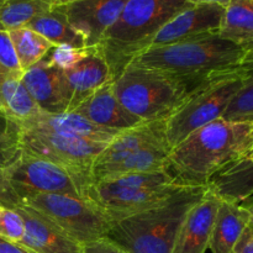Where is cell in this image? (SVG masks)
<instances>
[{
  "instance_id": "1",
  "label": "cell",
  "mask_w": 253,
  "mask_h": 253,
  "mask_svg": "<svg viewBox=\"0 0 253 253\" xmlns=\"http://www.w3.org/2000/svg\"><path fill=\"white\" fill-rule=\"evenodd\" d=\"M253 121L217 119L170 150L167 170L183 187H207L212 175L250 151Z\"/></svg>"
},
{
  "instance_id": "2",
  "label": "cell",
  "mask_w": 253,
  "mask_h": 253,
  "mask_svg": "<svg viewBox=\"0 0 253 253\" xmlns=\"http://www.w3.org/2000/svg\"><path fill=\"white\" fill-rule=\"evenodd\" d=\"M190 5L188 0H127L120 16L95 47L108 63L113 81L150 47L169 20Z\"/></svg>"
},
{
  "instance_id": "3",
  "label": "cell",
  "mask_w": 253,
  "mask_h": 253,
  "mask_svg": "<svg viewBox=\"0 0 253 253\" xmlns=\"http://www.w3.org/2000/svg\"><path fill=\"white\" fill-rule=\"evenodd\" d=\"M207 188H182L162 204L114 222L104 239L126 253H172L183 220Z\"/></svg>"
},
{
  "instance_id": "4",
  "label": "cell",
  "mask_w": 253,
  "mask_h": 253,
  "mask_svg": "<svg viewBox=\"0 0 253 253\" xmlns=\"http://www.w3.org/2000/svg\"><path fill=\"white\" fill-rule=\"evenodd\" d=\"M246 51L236 43L212 34L150 47L131 62L202 84L212 74L241 66Z\"/></svg>"
},
{
  "instance_id": "5",
  "label": "cell",
  "mask_w": 253,
  "mask_h": 253,
  "mask_svg": "<svg viewBox=\"0 0 253 253\" xmlns=\"http://www.w3.org/2000/svg\"><path fill=\"white\" fill-rule=\"evenodd\" d=\"M199 85L136 62L113 81L120 103L143 123L167 120Z\"/></svg>"
},
{
  "instance_id": "6",
  "label": "cell",
  "mask_w": 253,
  "mask_h": 253,
  "mask_svg": "<svg viewBox=\"0 0 253 253\" xmlns=\"http://www.w3.org/2000/svg\"><path fill=\"white\" fill-rule=\"evenodd\" d=\"M182 188L168 170L128 173L94 183L86 198L116 222L162 204Z\"/></svg>"
},
{
  "instance_id": "7",
  "label": "cell",
  "mask_w": 253,
  "mask_h": 253,
  "mask_svg": "<svg viewBox=\"0 0 253 253\" xmlns=\"http://www.w3.org/2000/svg\"><path fill=\"white\" fill-rule=\"evenodd\" d=\"M245 82L241 66L212 74L166 120V138L169 148L182 142L198 128L221 119Z\"/></svg>"
},
{
  "instance_id": "8",
  "label": "cell",
  "mask_w": 253,
  "mask_h": 253,
  "mask_svg": "<svg viewBox=\"0 0 253 253\" xmlns=\"http://www.w3.org/2000/svg\"><path fill=\"white\" fill-rule=\"evenodd\" d=\"M106 146V143L83 140L67 133L36 128H21L20 136L21 152L62 168L84 198L94 184V163Z\"/></svg>"
},
{
  "instance_id": "9",
  "label": "cell",
  "mask_w": 253,
  "mask_h": 253,
  "mask_svg": "<svg viewBox=\"0 0 253 253\" xmlns=\"http://www.w3.org/2000/svg\"><path fill=\"white\" fill-rule=\"evenodd\" d=\"M22 205L41 212L83 247L104 239L114 224L95 203L79 195L43 194Z\"/></svg>"
},
{
  "instance_id": "10",
  "label": "cell",
  "mask_w": 253,
  "mask_h": 253,
  "mask_svg": "<svg viewBox=\"0 0 253 253\" xmlns=\"http://www.w3.org/2000/svg\"><path fill=\"white\" fill-rule=\"evenodd\" d=\"M5 175L20 207L26 200L43 194L82 197L73 180L62 168L24 152L5 169Z\"/></svg>"
},
{
  "instance_id": "11",
  "label": "cell",
  "mask_w": 253,
  "mask_h": 253,
  "mask_svg": "<svg viewBox=\"0 0 253 253\" xmlns=\"http://www.w3.org/2000/svg\"><path fill=\"white\" fill-rule=\"evenodd\" d=\"M224 11L225 6L219 4L190 5L158 31L150 47L166 46L207 35L219 34Z\"/></svg>"
},
{
  "instance_id": "12",
  "label": "cell",
  "mask_w": 253,
  "mask_h": 253,
  "mask_svg": "<svg viewBox=\"0 0 253 253\" xmlns=\"http://www.w3.org/2000/svg\"><path fill=\"white\" fill-rule=\"evenodd\" d=\"M127 0H82L61 6L86 48H95L120 16Z\"/></svg>"
},
{
  "instance_id": "13",
  "label": "cell",
  "mask_w": 253,
  "mask_h": 253,
  "mask_svg": "<svg viewBox=\"0 0 253 253\" xmlns=\"http://www.w3.org/2000/svg\"><path fill=\"white\" fill-rule=\"evenodd\" d=\"M21 82L42 113H67L69 90L63 69L43 58L22 73Z\"/></svg>"
},
{
  "instance_id": "14",
  "label": "cell",
  "mask_w": 253,
  "mask_h": 253,
  "mask_svg": "<svg viewBox=\"0 0 253 253\" xmlns=\"http://www.w3.org/2000/svg\"><path fill=\"white\" fill-rule=\"evenodd\" d=\"M220 203L221 199L207 188L202 199L188 211L183 220L172 253L207 252Z\"/></svg>"
},
{
  "instance_id": "15",
  "label": "cell",
  "mask_w": 253,
  "mask_h": 253,
  "mask_svg": "<svg viewBox=\"0 0 253 253\" xmlns=\"http://www.w3.org/2000/svg\"><path fill=\"white\" fill-rule=\"evenodd\" d=\"M22 216L25 234L20 245L34 253H84L83 246L32 208H14Z\"/></svg>"
},
{
  "instance_id": "16",
  "label": "cell",
  "mask_w": 253,
  "mask_h": 253,
  "mask_svg": "<svg viewBox=\"0 0 253 253\" xmlns=\"http://www.w3.org/2000/svg\"><path fill=\"white\" fill-rule=\"evenodd\" d=\"M64 76L69 90V105L67 113L76 110L91 94L113 82L110 68L96 48L89 49L85 57L64 71Z\"/></svg>"
},
{
  "instance_id": "17",
  "label": "cell",
  "mask_w": 253,
  "mask_h": 253,
  "mask_svg": "<svg viewBox=\"0 0 253 253\" xmlns=\"http://www.w3.org/2000/svg\"><path fill=\"white\" fill-rule=\"evenodd\" d=\"M72 113L79 114L101 127L120 132L143 123L120 103L114 91L113 82L98 89Z\"/></svg>"
},
{
  "instance_id": "18",
  "label": "cell",
  "mask_w": 253,
  "mask_h": 253,
  "mask_svg": "<svg viewBox=\"0 0 253 253\" xmlns=\"http://www.w3.org/2000/svg\"><path fill=\"white\" fill-rule=\"evenodd\" d=\"M157 146H168L166 138V120L142 123L120 132L98 156L93 168L119 162L141 148Z\"/></svg>"
},
{
  "instance_id": "19",
  "label": "cell",
  "mask_w": 253,
  "mask_h": 253,
  "mask_svg": "<svg viewBox=\"0 0 253 253\" xmlns=\"http://www.w3.org/2000/svg\"><path fill=\"white\" fill-rule=\"evenodd\" d=\"M19 126L21 128H36V130L67 133L83 140L106 143V145H109L120 133V131L101 127L77 113L46 114L40 111L37 115L19 124Z\"/></svg>"
},
{
  "instance_id": "20",
  "label": "cell",
  "mask_w": 253,
  "mask_h": 253,
  "mask_svg": "<svg viewBox=\"0 0 253 253\" xmlns=\"http://www.w3.org/2000/svg\"><path fill=\"white\" fill-rule=\"evenodd\" d=\"M169 152L170 148L168 146L141 148L127 155L119 162L93 168L94 183L128 173L167 170Z\"/></svg>"
},
{
  "instance_id": "21",
  "label": "cell",
  "mask_w": 253,
  "mask_h": 253,
  "mask_svg": "<svg viewBox=\"0 0 253 253\" xmlns=\"http://www.w3.org/2000/svg\"><path fill=\"white\" fill-rule=\"evenodd\" d=\"M221 200L242 203L253 195V162L241 158L212 175L207 185Z\"/></svg>"
},
{
  "instance_id": "22",
  "label": "cell",
  "mask_w": 253,
  "mask_h": 253,
  "mask_svg": "<svg viewBox=\"0 0 253 253\" xmlns=\"http://www.w3.org/2000/svg\"><path fill=\"white\" fill-rule=\"evenodd\" d=\"M247 226L249 215L241 204L221 200L210 237V251L231 253Z\"/></svg>"
},
{
  "instance_id": "23",
  "label": "cell",
  "mask_w": 253,
  "mask_h": 253,
  "mask_svg": "<svg viewBox=\"0 0 253 253\" xmlns=\"http://www.w3.org/2000/svg\"><path fill=\"white\" fill-rule=\"evenodd\" d=\"M219 36L249 52L253 48V0H230L225 6Z\"/></svg>"
},
{
  "instance_id": "24",
  "label": "cell",
  "mask_w": 253,
  "mask_h": 253,
  "mask_svg": "<svg viewBox=\"0 0 253 253\" xmlns=\"http://www.w3.org/2000/svg\"><path fill=\"white\" fill-rule=\"evenodd\" d=\"M40 111L20 77L0 74V116L21 124Z\"/></svg>"
},
{
  "instance_id": "25",
  "label": "cell",
  "mask_w": 253,
  "mask_h": 253,
  "mask_svg": "<svg viewBox=\"0 0 253 253\" xmlns=\"http://www.w3.org/2000/svg\"><path fill=\"white\" fill-rule=\"evenodd\" d=\"M26 27L43 36L53 46L86 48L84 39L72 27L61 6L51 7L48 11L39 15Z\"/></svg>"
},
{
  "instance_id": "26",
  "label": "cell",
  "mask_w": 253,
  "mask_h": 253,
  "mask_svg": "<svg viewBox=\"0 0 253 253\" xmlns=\"http://www.w3.org/2000/svg\"><path fill=\"white\" fill-rule=\"evenodd\" d=\"M22 73L44 58L53 44L29 27L7 32Z\"/></svg>"
},
{
  "instance_id": "27",
  "label": "cell",
  "mask_w": 253,
  "mask_h": 253,
  "mask_svg": "<svg viewBox=\"0 0 253 253\" xmlns=\"http://www.w3.org/2000/svg\"><path fill=\"white\" fill-rule=\"evenodd\" d=\"M52 7L49 0H4L0 5V31L26 27L35 17Z\"/></svg>"
},
{
  "instance_id": "28",
  "label": "cell",
  "mask_w": 253,
  "mask_h": 253,
  "mask_svg": "<svg viewBox=\"0 0 253 253\" xmlns=\"http://www.w3.org/2000/svg\"><path fill=\"white\" fill-rule=\"evenodd\" d=\"M241 67L245 69L244 85L222 115L225 120L253 121V64Z\"/></svg>"
},
{
  "instance_id": "29",
  "label": "cell",
  "mask_w": 253,
  "mask_h": 253,
  "mask_svg": "<svg viewBox=\"0 0 253 253\" xmlns=\"http://www.w3.org/2000/svg\"><path fill=\"white\" fill-rule=\"evenodd\" d=\"M19 124L0 116V168L6 169L21 155Z\"/></svg>"
},
{
  "instance_id": "30",
  "label": "cell",
  "mask_w": 253,
  "mask_h": 253,
  "mask_svg": "<svg viewBox=\"0 0 253 253\" xmlns=\"http://www.w3.org/2000/svg\"><path fill=\"white\" fill-rule=\"evenodd\" d=\"M25 234L22 216L16 209L0 207V237L19 244Z\"/></svg>"
},
{
  "instance_id": "31",
  "label": "cell",
  "mask_w": 253,
  "mask_h": 253,
  "mask_svg": "<svg viewBox=\"0 0 253 253\" xmlns=\"http://www.w3.org/2000/svg\"><path fill=\"white\" fill-rule=\"evenodd\" d=\"M90 48H76L71 46H53L49 49L48 53L44 56V58L53 66L58 68L66 69L71 68L72 66L81 61L83 57L88 54Z\"/></svg>"
},
{
  "instance_id": "32",
  "label": "cell",
  "mask_w": 253,
  "mask_h": 253,
  "mask_svg": "<svg viewBox=\"0 0 253 253\" xmlns=\"http://www.w3.org/2000/svg\"><path fill=\"white\" fill-rule=\"evenodd\" d=\"M0 74L20 77L22 71L17 62L11 40L7 32L0 31Z\"/></svg>"
},
{
  "instance_id": "33",
  "label": "cell",
  "mask_w": 253,
  "mask_h": 253,
  "mask_svg": "<svg viewBox=\"0 0 253 253\" xmlns=\"http://www.w3.org/2000/svg\"><path fill=\"white\" fill-rule=\"evenodd\" d=\"M0 207L11 208V209L20 207V202L12 193L5 175V169L2 168H0Z\"/></svg>"
},
{
  "instance_id": "34",
  "label": "cell",
  "mask_w": 253,
  "mask_h": 253,
  "mask_svg": "<svg viewBox=\"0 0 253 253\" xmlns=\"http://www.w3.org/2000/svg\"><path fill=\"white\" fill-rule=\"evenodd\" d=\"M84 253H126L106 239L98 240L83 247Z\"/></svg>"
},
{
  "instance_id": "35",
  "label": "cell",
  "mask_w": 253,
  "mask_h": 253,
  "mask_svg": "<svg viewBox=\"0 0 253 253\" xmlns=\"http://www.w3.org/2000/svg\"><path fill=\"white\" fill-rule=\"evenodd\" d=\"M231 253H253V230L249 226L242 232Z\"/></svg>"
},
{
  "instance_id": "36",
  "label": "cell",
  "mask_w": 253,
  "mask_h": 253,
  "mask_svg": "<svg viewBox=\"0 0 253 253\" xmlns=\"http://www.w3.org/2000/svg\"><path fill=\"white\" fill-rule=\"evenodd\" d=\"M0 253H34L17 242L7 241L0 237Z\"/></svg>"
},
{
  "instance_id": "37",
  "label": "cell",
  "mask_w": 253,
  "mask_h": 253,
  "mask_svg": "<svg viewBox=\"0 0 253 253\" xmlns=\"http://www.w3.org/2000/svg\"><path fill=\"white\" fill-rule=\"evenodd\" d=\"M241 207L246 210L247 215H249V227L253 230V195L252 197L247 198L242 203H240Z\"/></svg>"
},
{
  "instance_id": "38",
  "label": "cell",
  "mask_w": 253,
  "mask_h": 253,
  "mask_svg": "<svg viewBox=\"0 0 253 253\" xmlns=\"http://www.w3.org/2000/svg\"><path fill=\"white\" fill-rule=\"evenodd\" d=\"M192 5H198V4H219L222 6H226L227 2L230 0H188Z\"/></svg>"
},
{
  "instance_id": "39",
  "label": "cell",
  "mask_w": 253,
  "mask_h": 253,
  "mask_svg": "<svg viewBox=\"0 0 253 253\" xmlns=\"http://www.w3.org/2000/svg\"><path fill=\"white\" fill-rule=\"evenodd\" d=\"M76 1H82V0H49V2H51L52 7L64 6V5L72 4V2H76Z\"/></svg>"
},
{
  "instance_id": "40",
  "label": "cell",
  "mask_w": 253,
  "mask_h": 253,
  "mask_svg": "<svg viewBox=\"0 0 253 253\" xmlns=\"http://www.w3.org/2000/svg\"><path fill=\"white\" fill-rule=\"evenodd\" d=\"M251 64H253V48L250 49L249 52H246L241 66H251Z\"/></svg>"
},
{
  "instance_id": "41",
  "label": "cell",
  "mask_w": 253,
  "mask_h": 253,
  "mask_svg": "<svg viewBox=\"0 0 253 253\" xmlns=\"http://www.w3.org/2000/svg\"><path fill=\"white\" fill-rule=\"evenodd\" d=\"M244 158H246V160H249V161H252V162H253V150L250 151V152L247 153V155L245 156Z\"/></svg>"
},
{
  "instance_id": "42",
  "label": "cell",
  "mask_w": 253,
  "mask_h": 253,
  "mask_svg": "<svg viewBox=\"0 0 253 253\" xmlns=\"http://www.w3.org/2000/svg\"><path fill=\"white\" fill-rule=\"evenodd\" d=\"M251 150H253V131H252V133H251V137H250V151ZM249 151V152H250Z\"/></svg>"
},
{
  "instance_id": "43",
  "label": "cell",
  "mask_w": 253,
  "mask_h": 253,
  "mask_svg": "<svg viewBox=\"0 0 253 253\" xmlns=\"http://www.w3.org/2000/svg\"><path fill=\"white\" fill-rule=\"evenodd\" d=\"M2 2H4V0H0V5H1Z\"/></svg>"
}]
</instances>
